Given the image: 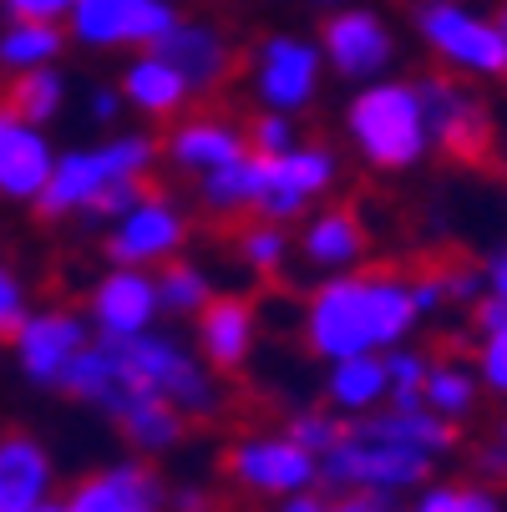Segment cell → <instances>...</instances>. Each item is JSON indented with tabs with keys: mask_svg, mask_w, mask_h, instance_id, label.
I'll use <instances>...</instances> for the list:
<instances>
[{
	"mask_svg": "<svg viewBox=\"0 0 507 512\" xmlns=\"http://www.w3.org/2000/svg\"><path fill=\"white\" fill-rule=\"evenodd\" d=\"M335 173H340V163H335V153L330 148H320V142H295L289 153H279V158H264V193H259V203H254V213L264 218V224H295V218H305V208L315 203V198H325L330 188H335Z\"/></svg>",
	"mask_w": 507,
	"mask_h": 512,
	"instance_id": "obj_11",
	"label": "cell"
},
{
	"mask_svg": "<svg viewBox=\"0 0 507 512\" xmlns=\"http://www.w3.org/2000/svg\"><path fill=\"white\" fill-rule=\"evenodd\" d=\"M345 132L360 163H371L376 173H406L431 153L416 82H391V77L366 82L345 107Z\"/></svg>",
	"mask_w": 507,
	"mask_h": 512,
	"instance_id": "obj_4",
	"label": "cell"
},
{
	"mask_svg": "<svg viewBox=\"0 0 507 512\" xmlns=\"http://www.w3.org/2000/svg\"><path fill=\"white\" fill-rule=\"evenodd\" d=\"M142 193H148L142 183H117V188H107V193H102V198H97V203H92L82 218H87V224H117V218H122V213H127V208H132Z\"/></svg>",
	"mask_w": 507,
	"mask_h": 512,
	"instance_id": "obj_38",
	"label": "cell"
},
{
	"mask_svg": "<svg viewBox=\"0 0 507 512\" xmlns=\"http://www.w3.org/2000/svg\"><path fill=\"white\" fill-rule=\"evenodd\" d=\"M158 284L148 269H107L92 284V300H87V325L102 340H137L148 335L158 320Z\"/></svg>",
	"mask_w": 507,
	"mask_h": 512,
	"instance_id": "obj_15",
	"label": "cell"
},
{
	"mask_svg": "<svg viewBox=\"0 0 507 512\" xmlns=\"http://www.w3.org/2000/svg\"><path fill=\"white\" fill-rule=\"evenodd\" d=\"M472 320H477V335H497V330L507 325V300L482 295V300L472 305Z\"/></svg>",
	"mask_w": 507,
	"mask_h": 512,
	"instance_id": "obj_41",
	"label": "cell"
},
{
	"mask_svg": "<svg viewBox=\"0 0 507 512\" xmlns=\"http://www.w3.org/2000/svg\"><path fill=\"white\" fill-rule=\"evenodd\" d=\"M173 26V0H71L66 11V36L87 51H153Z\"/></svg>",
	"mask_w": 507,
	"mask_h": 512,
	"instance_id": "obj_7",
	"label": "cell"
},
{
	"mask_svg": "<svg viewBox=\"0 0 507 512\" xmlns=\"http://www.w3.org/2000/svg\"><path fill=\"white\" fill-rule=\"evenodd\" d=\"M487 295H497V300H507V244L492 254V264H487Z\"/></svg>",
	"mask_w": 507,
	"mask_h": 512,
	"instance_id": "obj_45",
	"label": "cell"
},
{
	"mask_svg": "<svg viewBox=\"0 0 507 512\" xmlns=\"http://www.w3.org/2000/svg\"><path fill=\"white\" fill-rule=\"evenodd\" d=\"M416 31L462 77H507V41L492 16L472 11L467 0H421Z\"/></svg>",
	"mask_w": 507,
	"mask_h": 512,
	"instance_id": "obj_6",
	"label": "cell"
},
{
	"mask_svg": "<svg viewBox=\"0 0 507 512\" xmlns=\"http://www.w3.org/2000/svg\"><path fill=\"white\" fill-rule=\"evenodd\" d=\"M300 254L325 279L330 274H350L360 259H366V224H360L350 208H320V213L305 218V229H300Z\"/></svg>",
	"mask_w": 507,
	"mask_h": 512,
	"instance_id": "obj_22",
	"label": "cell"
},
{
	"mask_svg": "<svg viewBox=\"0 0 507 512\" xmlns=\"http://www.w3.org/2000/svg\"><path fill=\"white\" fill-rule=\"evenodd\" d=\"M492 21H497V31H502V41H507V0L497 6V16H492Z\"/></svg>",
	"mask_w": 507,
	"mask_h": 512,
	"instance_id": "obj_47",
	"label": "cell"
},
{
	"mask_svg": "<svg viewBox=\"0 0 507 512\" xmlns=\"http://www.w3.org/2000/svg\"><path fill=\"white\" fill-rule=\"evenodd\" d=\"M497 442H502V447H507V421H502V426H497Z\"/></svg>",
	"mask_w": 507,
	"mask_h": 512,
	"instance_id": "obj_49",
	"label": "cell"
},
{
	"mask_svg": "<svg viewBox=\"0 0 507 512\" xmlns=\"http://www.w3.org/2000/svg\"><path fill=\"white\" fill-rule=\"evenodd\" d=\"M457 442L452 421L437 411L411 406H381L371 416H355L340 426L335 447L320 457V482L340 497H396L406 487H421L431 462L447 457Z\"/></svg>",
	"mask_w": 507,
	"mask_h": 512,
	"instance_id": "obj_1",
	"label": "cell"
},
{
	"mask_svg": "<svg viewBox=\"0 0 507 512\" xmlns=\"http://www.w3.org/2000/svg\"><path fill=\"white\" fill-rule=\"evenodd\" d=\"M66 46V31L51 21H11L0 31V71H36V66H56Z\"/></svg>",
	"mask_w": 507,
	"mask_h": 512,
	"instance_id": "obj_28",
	"label": "cell"
},
{
	"mask_svg": "<svg viewBox=\"0 0 507 512\" xmlns=\"http://www.w3.org/2000/svg\"><path fill=\"white\" fill-rule=\"evenodd\" d=\"M153 284H158V310L163 315H198L213 300V279L188 259H168L153 274Z\"/></svg>",
	"mask_w": 507,
	"mask_h": 512,
	"instance_id": "obj_30",
	"label": "cell"
},
{
	"mask_svg": "<svg viewBox=\"0 0 507 512\" xmlns=\"http://www.w3.org/2000/svg\"><path fill=\"white\" fill-rule=\"evenodd\" d=\"M41 512H61V502H46V507H41Z\"/></svg>",
	"mask_w": 507,
	"mask_h": 512,
	"instance_id": "obj_50",
	"label": "cell"
},
{
	"mask_svg": "<svg viewBox=\"0 0 507 512\" xmlns=\"http://www.w3.org/2000/svg\"><path fill=\"white\" fill-rule=\"evenodd\" d=\"M92 340V325L87 315L77 310H31L16 335H11V355H16V371L31 381V386H46V391H61L71 360H77Z\"/></svg>",
	"mask_w": 507,
	"mask_h": 512,
	"instance_id": "obj_10",
	"label": "cell"
},
{
	"mask_svg": "<svg viewBox=\"0 0 507 512\" xmlns=\"http://www.w3.org/2000/svg\"><path fill=\"white\" fill-rule=\"evenodd\" d=\"M153 163H158V142L148 132H112L102 142H82V148H71V153H56V168H51L36 208L51 224L82 218L107 188L148 183Z\"/></svg>",
	"mask_w": 507,
	"mask_h": 512,
	"instance_id": "obj_3",
	"label": "cell"
},
{
	"mask_svg": "<svg viewBox=\"0 0 507 512\" xmlns=\"http://www.w3.org/2000/svg\"><path fill=\"white\" fill-rule=\"evenodd\" d=\"M158 56H168L178 66V77L188 82V92H213L234 77V46L224 31H213L208 21H183L153 46Z\"/></svg>",
	"mask_w": 507,
	"mask_h": 512,
	"instance_id": "obj_18",
	"label": "cell"
},
{
	"mask_svg": "<svg viewBox=\"0 0 507 512\" xmlns=\"http://www.w3.org/2000/svg\"><path fill=\"white\" fill-rule=\"evenodd\" d=\"M168 512H213V492L198 482H183L178 492H168Z\"/></svg>",
	"mask_w": 507,
	"mask_h": 512,
	"instance_id": "obj_42",
	"label": "cell"
},
{
	"mask_svg": "<svg viewBox=\"0 0 507 512\" xmlns=\"http://www.w3.org/2000/svg\"><path fill=\"white\" fill-rule=\"evenodd\" d=\"M51 168H56V148H51L46 127L11 117L6 137H0V198L6 203H36Z\"/></svg>",
	"mask_w": 507,
	"mask_h": 512,
	"instance_id": "obj_21",
	"label": "cell"
},
{
	"mask_svg": "<svg viewBox=\"0 0 507 512\" xmlns=\"http://www.w3.org/2000/svg\"><path fill=\"white\" fill-rule=\"evenodd\" d=\"M0 11H6L11 21H66L71 0H0Z\"/></svg>",
	"mask_w": 507,
	"mask_h": 512,
	"instance_id": "obj_40",
	"label": "cell"
},
{
	"mask_svg": "<svg viewBox=\"0 0 507 512\" xmlns=\"http://www.w3.org/2000/svg\"><path fill=\"white\" fill-rule=\"evenodd\" d=\"M477 381L482 391L502 396L507 401V325L497 335H482V350H477Z\"/></svg>",
	"mask_w": 507,
	"mask_h": 512,
	"instance_id": "obj_36",
	"label": "cell"
},
{
	"mask_svg": "<svg viewBox=\"0 0 507 512\" xmlns=\"http://www.w3.org/2000/svg\"><path fill=\"white\" fill-rule=\"evenodd\" d=\"M122 112V92H112V87H92L87 92V117L92 122H112Z\"/></svg>",
	"mask_w": 507,
	"mask_h": 512,
	"instance_id": "obj_43",
	"label": "cell"
},
{
	"mask_svg": "<svg viewBox=\"0 0 507 512\" xmlns=\"http://www.w3.org/2000/svg\"><path fill=\"white\" fill-rule=\"evenodd\" d=\"M198 355L208 371H239L254 360L259 345V315L239 295H213L198 315Z\"/></svg>",
	"mask_w": 507,
	"mask_h": 512,
	"instance_id": "obj_17",
	"label": "cell"
},
{
	"mask_svg": "<svg viewBox=\"0 0 507 512\" xmlns=\"http://www.w3.org/2000/svg\"><path fill=\"white\" fill-rule=\"evenodd\" d=\"M122 107H137L142 117H178L183 102L193 97L188 82L178 77V66L158 51H137L127 66H122Z\"/></svg>",
	"mask_w": 507,
	"mask_h": 512,
	"instance_id": "obj_23",
	"label": "cell"
},
{
	"mask_svg": "<svg viewBox=\"0 0 507 512\" xmlns=\"http://www.w3.org/2000/svg\"><path fill=\"white\" fill-rule=\"evenodd\" d=\"M340 416H330V411H300V416H289V442L295 447H305L310 457H325L330 447H335V436H340Z\"/></svg>",
	"mask_w": 507,
	"mask_h": 512,
	"instance_id": "obj_35",
	"label": "cell"
},
{
	"mask_svg": "<svg viewBox=\"0 0 507 512\" xmlns=\"http://www.w3.org/2000/svg\"><path fill=\"white\" fill-rule=\"evenodd\" d=\"M66 102V77L56 66H36V71H11L0 87V112H11L16 122L46 127Z\"/></svg>",
	"mask_w": 507,
	"mask_h": 512,
	"instance_id": "obj_27",
	"label": "cell"
},
{
	"mask_svg": "<svg viewBox=\"0 0 507 512\" xmlns=\"http://www.w3.org/2000/svg\"><path fill=\"white\" fill-rule=\"evenodd\" d=\"M229 477L254 497H300L320 482V457L289 436H244L229 447Z\"/></svg>",
	"mask_w": 507,
	"mask_h": 512,
	"instance_id": "obj_13",
	"label": "cell"
},
{
	"mask_svg": "<svg viewBox=\"0 0 507 512\" xmlns=\"http://www.w3.org/2000/svg\"><path fill=\"white\" fill-rule=\"evenodd\" d=\"M163 153H168L173 168L203 178V173H213V168L244 158V153H249V137H244L239 122H224V117H183V122L168 132Z\"/></svg>",
	"mask_w": 507,
	"mask_h": 512,
	"instance_id": "obj_20",
	"label": "cell"
},
{
	"mask_svg": "<svg viewBox=\"0 0 507 512\" xmlns=\"http://www.w3.org/2000/svg\"><path fill=\"white\" fill-rule=\"evenodd\" d=\"M421 92V112H426V137L431 148H442L457 163H477L492 148V112L487 102L452 77H426L416 82Z\"/></svg>",
	"mask_w": 507,
	"mask_h": 512,
	"instance_id": "obj_9",
	"label": "cell"
},
{
	"mask_svg": "<svg viewBox=\"0 0 507 512\" xmlns=\"http://www.w3.org/2000/svg\"><path fill=\"white\" fill-rule=\"evenodd\" d=\"M320 71H325V56L315 41L264 36L249 56V92L264 112L295 117L300 107H310L320 97Z\"/></svg>",
	"mask_w": 507,
	"mask_h": 512,
	"instance_id": "obj_8",
	"label": "cell"
},
{
	"mask_svg": "<svg viewBox=\"0 0 507 512\" xmlns=\"http://www.w3.org/2000/svg\"><path fill=\"white\" fill-rule=\"evenodd\" d=\"M411 512H502V502L487 492V487H457V482H442V487H426L416 497Z\"/></svg>",
	"mask_w": 507,
	"mask_h": 512,
	"instance_id": "obj_33",
	"label": "cell"
},
{
	"mask_svg": "<svg viewBox=\"0 0 507 512\" xmlns=\"http://www.w3.org/2000/svg\"><path fill=\"white\" fill-rule=\"evenodd\" d=\"M289 234L279 229V224H264V218H254L249 229H239V239H234V254H239V264L249 269V274H279L284 269V259H289Z\"/></svg>",
	"mask_w": 507,
	"mask_h": 512,
	"instance_id": "obj_31",
	"label": "cell"
},
{
	"mask_svg": "<svg viewBox=\"0 0 507 512\" xmlns=\"http://www.w3.org/2000/svg\"><path fill=\"white\" fill-rule=\"evenodd\" d=\"M477 396H482V381H477L472 365H462V360H437V365L426 371L421 401H426V411H437L442 421L472 416V411H477Z\"/></svg>",
	"mask_w": 507,
	"mask_h": 512,
	"instance_id": "obj_29",
	"label": "cell"
},
{
	"mask_svg": "<svg viewBox=\"0 0 507 512\" xmlns=\"http://www.w3.org/2000/svg\"><path fill=\"white\" fill-rule=\"evenodd\" d=\"M279 512H335L330 497H315V492H300V497H284Z\"/></svg>",
	"mask_w": 507,
	"mask_h": 512,
	"instance_id": "obj_46",
	"label": "cell"
},
{
	"mask_svg": "<svg viewBox=\"0 0 507 512\" xmlns=\"http://www.w3.org/2000/svg\"><path fill=\"white\" fill-rule=\"evenodd\" d=\"M477 472H482V477H507V447L497 442V436L477 452Z\"/></svg>",
	"mask_w": 507,
	"mask_h": 512,
	"instance_id": "obj_44",
	"label": "cell"
},
{
	"mask_svg": "<svg viewBox=\"0 0 507 512\" xmlns=\"http://www.w3.org/2000/svg\"><path fill=\"white\" fill-rule=\"evenodd\" d=\"M320 56L330 71H340L345 82H381L386 66L396 61V36L391 26L366 11V6H345L325 21L320 31Z\"/></svg>",
	"mask_w": 507,
	"mask_h": 512,
	"instance_id": "obj_14",
	"label": "cell"
},
{
	"mask_svg": "<svg viewBox=\"0 0 507 512\" xmlns=\"http://www.w3.org/2000/svg\"><path fill=\"white\" fill-rule=\"evenodd\" d=\"M320 6H340V0H320Z\"/></svg>",
	"mask_w": 507,
	"mask_h": 512,
	"instance_id": "obj_51",
	"label": "cell"
},
{
	"mask_svg": "<svg viewBox=\"0 0 507 512\" xmlns=\"http://www.w3.org/2000/svg\"><path fill=\"white\" fill-rule=\"evenodd\" d=\"M117 431L142 452V457H158V452H173L183 442V411H173L163 396L153 391H132L117 411H112Z\"/></svg>",
	"mask_w": 507,
	"mask_h": 512,
	"instance_id": "obj_24",
	"label": "cell"
},
{
	"mask_svg": "<svg viewBox=\"0 0 507 512\" xmlns=\"http://www.w3.org/2000/svg\"><path fill=\"white\" fill-rule=\"evenodd\" d=\"M411 279L401 274H330L305 300V345L320 360H350L406 345L416 330Z\"/></svg>",
	"mask_w": 507,
	"mask_h": 512,
	"instance_id": "obj_2",
	"label": "cell"
},
{
	"mask_svg": "<svg viewBox=\"0 0 507 512\" xmlns=\"http://www.w3.org/2000/svg\"><path fill=\"white\" fill-rule=\"evenodd\" d=\"M411 305H416V315H442V310L452 305V300H447V274L431 269V274L411 279Z\"/></svg>",
	"mask_w": 507,
	"mask_h": 512,
	"instance_id": "obj_39",
	"label": "cell"
},
{
	"mask_svg": "<svg viewBox=\"0 0 507 512\" xmlns=\"http://www.w3.org/2000/svg\"><path fill=\"white\" fill-rule=\"evenodd\" d=\"M127 360H132V376L148 386L153 396H163L173 411L188 416H213L219 411V386H213V371L203 365L198 350H188L178 335L148 330L137 340H122Z\"/></svg>",
	"mask_w": 507,
	"mask_h": 512,
	"instance_id": "obj_5",
	"label": "cell"
},
{
	"mask_svg": "<svg viewBox=\"0 0 507 512\" xmlns=\"http://www.w3.org/2000/svg\"><path fill=\"white\" fill-rule=\"evenodd\" d=\"M386 355H350V360H330L325 376V396L335 411L345 416H371L386 406Z\"/></svg>",
	"mask_w": 507,
	"mask_h": 512,
	"instance_id": "obj_25",
	"label": "cell"
},
{
	"mask_svg": "<svg viewBox=\"0 0 507 512\" xmlns=\"http://www.w3.org/2000/svg\"><path fill=\"white\" fill-rule=\"evenodd\" d=\"M244 137H249V153H259V158H279V153H289L295 148V117H284V112H259L249 127H244Z\"/></svg>",
	"mask_w": 507,
	"mask_h": 512,
	"instance_id": "obj_34",
	"label": "cell"
},
{
	"mask_svg": "<svg viewBox=\"0 0 507 512\" xmlns=\"http://www.w3.org/2000/svg\"><path fill=\"white\" fill-rule=\"evenodd\" d=\"M259 193H264V158H259V153H244V158H234V163H224V168H213V173H203V183H198V203H203L213 218L254 213Z\"/></svg>",
	"mask_w": 507,
	"mask_h": 512,
	"instance_id": "obj_26",
	"label": "cell"
},
{
	"mask_svg": "<svg viewBox=\"0 0 507 512\" xmlns=\"http://www.w3.org/2000/svg\"><path fill=\"white\" fill-rule=\"evenodd\" d=\"M426 371H431V360H426L421 350H406V345L386 350V386H391V391H386V406H396V411L426 406V401H421Z\"/></svg>",
	"mask_w": 507,
	"mask_h": 512,
	"instance_id": "obj_32",
	"label": "cell"
},
{
	"mask_svg": "<svg viewBox=\"0 0 507 512\" xmlns=\"http://www.w3.org/2000/svg\"><path fill=\"white\" fill-rule=\"evenodd\" d=\"M61 512H168V492L142 462H112L82 482H71Z\"/></svg>",
	"mask_w": 507,
	"mask_h": 512,
	"instance_id": "obj_16",
	"label": "cell"
},
{
	"mask_svg": "<svg viewBox=\"0 0 507 512\" xmlns=\"http://www.w3.org/2000/svg\"><path fill=\"white\" fill-rule=\"evenodd\" d=\"M6 127H11V112H0V137H6Z\"/></svg>",
	"mask_w": 507,
	"mask_h": 512,
	"instance_id": "obj_48",
	"label": "cell"
},
{
	"mask_svg": "<svg viewBox=\"0 0 507 512\" xmlns=\"http://www.w3.org/2000/svg\"><path fill=\"white\" fill-rule=\"evenodd\" d=\"M26 315H31V305H26V284H21V274L0 264V340H11L16 325H21Z\"/></svg>",
	"mask_w": 507,
	"mask_h": 512,
	"instance_id": "obj_37",
	"label": "cell"
},
{
	"mask_svg": "<svg viewBox=\"0 0 507 512\" xmlns=\"http://www.w3.org/2000/svg\"><path fill=\"white\" fill-rule=\"evenodd\" d=\"M56 492V462L26 431L0 436V512H41Z\"/></svg>",
	"mask_w": 507,
	"mask_h": 512,
	"instance_id": "obj_19",
	"label": "cell"
},
{
	"mask_svg": "<svg viewBox=\"0 0 507 512\" xmlns=\"http://www.w3.org/2000/svg\"><path fill=\"white\" fill-rule=\"evenodd\" d=\"M183 244H188V218L163 193H142L117 224H107V259L122 269H158L178 259Z\"/></svg>",
	"mask_w": 507,
	"mask_h": 512,
	"instance_id": "obj_12",
	"label": "cell"
}]
</instances>
